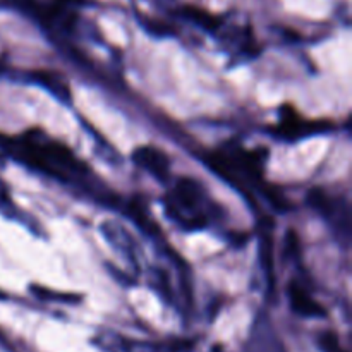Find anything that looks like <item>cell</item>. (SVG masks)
<instances>
[{
    "mask_svg": "<svg viewBox=\"0 0 352 352\" xmlns=\"http://www.w3.org/2000/svg\"><path fill=\"white\" fill-rule=\"evenodd\" d=\"M167 201V210L172 219L177 220L181 226L188 229H201L208 226V212H206V199L203 186L191 177H181L175 181L170 189Z\"/></svg>",
    "mask_w": 352,
    "mask_h": 352,
    "instance_id": "3",
    "label": "cell"
},
{
    "mask_svg": "<svg viewBox=\"0 0 352 352\" xmlns=\"http://www.w3.org/2000/svg\"><path fill=\"white\" fill-rule=\"evenodd\" d=\"M133 162L138 167H141L148 174L155 175L158 179L167 177L168 172H170V160H168V157L165 155L164 150L153 146V144L136 148L133 153Z\"/></svg>",
    "mask_w": 352,
    "mask_h": 352,
    "instance_id": "5",
    "label": "cell"
},
{
    "mask_svg": "<svg viewBox=\"0 0 352 352\" xmlns=\"http://www.w3.org/2000/svg\"><path fill=\"white\" fill-rule=\"evenodd\" d=\"M289 299L294 313L305 318H323L327 315L325 308L320 302H316L305 289L299 284H291L289 287Z\"/></svg>",
    "mask_w": 352,
    "mask_h": 352,
    "instance_id": "6",
    "label": "cell"
},
{
    "mask_svg": "<svg viewBox=\"0 0 352 352\" xmlns=\"http://www.w3.org/2000/svg\"><path fill=\"white\" fill-rule=\"evenodd\" d=\"M318 346L323 352H346L340 347L339 337L333 332H323L318 339Z\"/></svg>",
    "mask_w": 352,
    "mask_h": 352,
    "instance_id": "7",
    "label": "cell"
},
{
    "mask_svg": "<svg viewBox=\"0 0 352 352\" xmlns=\"http://www.w3.org/2000/svg\"><path fill=\"white\" fill-rule=\"evenodd\" d=\"M325 124L320 122V120H308L305 117L299 116L294 109L291 107H284L282 109V117L278 126L275 127L278 134L282 138H287V140H299L302 136H309V134L322 133L325 131Z\"/></svg>",
    "mask_w": 352,
    "mask_h": 352,
    "instance_id": "4",
    "label": "cell"
},
{
    "mask_svg": "<svg viewBox=\"0 0 352 352\" xmlns=\"http://www.w3.org/2000/svg\"><path fill=\"white\" fill-rule=\"evenodd\" d=\"M205 164L212 170L222 175L229 182L236 186H248L254 184L260 181L263 174L265 155H260V151H251L246 148L236 150H215L213 153L206 155Z\"/></svg>",
    "mask_w": 352,
    "mask_h": 352,
    "instance_id": "2",
    "label": "cell"
},
{
    "mask_svg": "<svg viewBox=\"0 0 352 352\" xmlns=\"http://www.w3.org/2000/svg\"><path fill=\"white\" fill-rule=\"evenodd\" d=\"M0 148L26 167L58 182L78 181L79 177H86L89 172V168L65 144L38 129L26 131L19 136L2 138Z\"/></svg>",
    "mask_w": 352,
    "mask_h": 352,
    "instance_id": "1",
    "label": "cell"
}]
</instances>
